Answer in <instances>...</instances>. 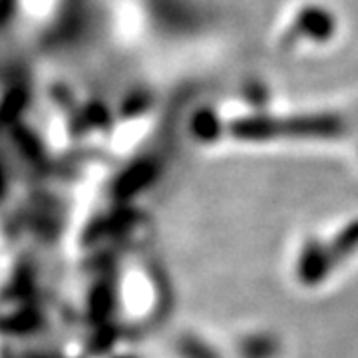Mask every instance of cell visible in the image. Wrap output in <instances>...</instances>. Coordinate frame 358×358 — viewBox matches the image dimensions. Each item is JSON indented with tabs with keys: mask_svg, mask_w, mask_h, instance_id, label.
Segmentation results:
<instances>
[{
	"mask_svg": "<svg viewBox=\"0 0 358 358\" xmlns=\"http://www.w3.org/2000/svg\"><path fill=\"white\" fill-rule=\"evenodd\" d=\"M331 261H333L331 251L322 249L319 245L310 243L303 251L301 261H299V275H301V279L308 282V285L320 281L327 275L329 267H331Z\"/></svg>",
	"mask_w": 358,
	"mask_h": 358,
	"instance_id": "6da1fadb",
	"label": "cell"
},
{
	"mask_svg": "<svg viewBox=\"0 0 358 358\" xmlns=\"http://www.w3.org/2000/svg\"><path fill=\"white\" fill-rule=\"evenodd\" d=\"M358 247V221L357 223H352V225H348L338 237H336V241H334L333 249H331V255L334 259H343L346 257L350 251H355Z\"/></svg>",
	"mask_w": 358,
	"mask_h": 358,
	"instance_id": "7a4b0ae2",
	"label": "cell"
},
{
	"mask_svg": "<svg viewBox=\"0 0 358 358\" xmlns=\"http://www.w3.org/2000/svg\"><path fill=\"white\" fill-rule=\"evenodd\" d=\"M179 350H181V355L185 358H219L215 352H213V348H209V346L201 343V341H197V338H183L181 343H179Z\"/></svg>",
	"mask_w": 358,
	"mask_h": 358,
	"instance_id": "3957f363",
	"label": "cell"
},
{
	"mask_svg": "<svg viewBox=\"0 0 358 358\" xmlns=\"http://www.w3.org/2000/svg\"><path fill=\"white\" fill-rule=\"evenodd\" d=\"M271 343L267 338H251L243 345V352L247 358H268L271 357Z\"/></svg>",
	"mask_w": 358,
	"mask_h": 358,
	"instance_id": "277c9868",
	"label": "cell"
}]
</instances>
